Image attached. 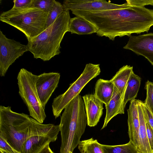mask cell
<instances>
[{"label":"cell","instance_id":"1","mask_svg":"<svg viewBox=\"0 0 153 153\" xmlns=\"http://www.w3.org/2000/svg\"><path fill=\"white\" fill-rule=\"evenodd\" d=\"M71 11L76 16L93 25L97 30V35L107 37L112 41L117 36L147 33L153 26V9L130 6L126 3L118 9Z\"/></svg>","mask_w":153,"mask_h":153},{"label":"cell","instance_id":"2","mask_svg":"<svg viewBox=\"0 0 153 153\" xmlns=\"http://www.w3.org/2000/svg\"><path fill=\"white\" fill-rule=\"evenodd\" d=\"M87 120L83 100L79 94L67 105L61 116L60 153L73 152L84 133Z\"/></svg>","mask_w":153,"mask_h":153},{"label":"cell","instance_id":"3","mask_svg":"<svg viewBox=\"0 0 153 153\" xmlns=\"http://www.w3.org/2000/svg\"><path fill=\"white\" fill-rule=\"evenodd\" d=\"M71 19L69 10H64L48 27L28 41V50L34 58L48 61L60 53V44L65 33L69 32Z\"/></svg>","mask_w":153,"mask_h":153},{"label":"cell","instance_id":"4","mask_svg":"<svg viewBox=\"0 0 153 153\" xmlns=\"http://www.w3.org/2000/svg\"><path fill=\"white\" fill-rule=\"evenodd\" d=\"M49 13L33 7L22 9L11 8L1 14L0 20L22 32L28 41L46 29Z\"/></svg>","mask_w":153,"mask_h":153},{"label":"cell","instance_id":"5","mask_svg":"<svg viewBox=\"0 0 153 153\" xmlns=\"http://www.w3.org/2000/svg\"><path fill=\"white\" fill-rule=\"evenodd\" d=\"M31 123V117L27 114L14 112L10 106L0 105V136L19 153Z\"/></svg>","mask_w":153,"mask_h":153},{"label":"cell","instance_id":"6","mask_svg":"<svg viewBox=\"0 0 153 153\" xmlns=\"http://www.w3.org/2000/svg\"><path fill=\"white\" fill-rule=\"evenodd\" d=\"M38 76L26 69H20L17 76L19 93L27 107L30 115L42 124L46 116L39 99L36 87Z\"/></svg>","mask_w":153,"mask_h":153},{"label":"cell","instance_id":"7","mask_svg":"<svg viewBox=\"0 0 153 153\" xmlns=\"http://www.w3.org/2000/svg\"><path fill=\"white\" fill-rule=\"evenodd\" d=\"M100 64L89 63L86 64L80 76L70 84L67 90L53 99L52 111L55 119L59 117L67 105L75 97L79 94L81 91L91 79L99 75L101 72Z\"/></svg>","mask_w":153,"mask_h":153},{"label":"cell","instance_id":"8","mask_svg":"<svg viewBox=\"0 0 153 153\" xmlns=\"http://www.w3.org/2000/svg\"><path fill=\"white\" fill-rule=\"evenodd\" d=\"M28 51L26 45L7 38L0 30V75L4 76L10 66Z\"/></svg>","mask_w":153,"mask_h":153},{"label":"cell","instance_id":"9","mask_svg":"<svg viewBox=\"0 0 153 153\" xmlns=\"http://www.w3.org/2000/svg\"><path fill=\"white\" fill-rule=\"evenodd\" d=\"M123 48L143 56L153 65V33L131 36Z\"/></svg>","mask_w":153,"mask_h":153},{"label":"cell","instance_id":"10","mask_svg":"<svg viewBox=\"0 0 153 153\" xmlns=\"http://www.w3.org/2000/svg\"><path fill=\"white\" fill-rule=\"evenodd\" d=\"M60 75L57 72L44 73L38 76L36 87L38 95L44 109L53 92L58 87Z\"/></svg>","mask_w":153,"mask_h":153},{"label":"cell","instance_id":"11","mask_svg":"<svg viewBox=\"0 0 153 153\" xmlns=\"http://www.w3.org/2000/svg\"><path fill=\"white\" fill-rule=\"evenodd\" d=\"M125 3L116 4L105 0H65L63 6L64 10H104L120 9Z\"/></svg>","mask_w":153,"mask_h":153},{"label":"cell","instance_id":"12","mask_svg":"<svg viewBox=\"0 0 153 153\" xmlns=\"http://www.w3.org/2000/svg\"><path fill=\"white\" fill-rule=\"evenodd\" d=\"M87 120L90 127L96 126L103 114L104 104L94 94H86L82 97Z\"/></svg>","mask_w":153,"mask_h":153},{"label":"cell","instance_id":"13","mask_svg":"<svg viewBox=\"0 0 153 153\" xmlns=\"http://www.w3.org/2000/svg\"><path fill=\"white\" fill-rule=\"evenodd\" d=\"M128 134L131 141L136 149L138 146L140 121L137 100H131L127 110Z\"/></svg>","mask_w":153,"mask_h":153},{"label":"cell","instance_id":"14","mask_svg":"<svg viewBox=\"0 0 153 153\" xmlns=\"http://www.w3.org/2000/svg\"><path fill=\"white\" fill-rule=\"evenodd\" d=\"M57 136L36 135L27 139L22 145L21 153H39L51 142L56 140Z\"/></svg>","mask_w":153,"mask_h":153},{"label":"cell","instance_id":"15","mask_svg":"<svg viewBox=\"0 0 153 153\" xmlns=\"http://www.w3.org/2000/svg\"><path fill=\"white\" fill-rule=\"evenodd\" d=\"M124 93L123 94L120 93L114 85V91L111 99L108 104L105 105L106 115L101 129L107 126L113 118L118 114L124 113L125 108L123 106Z\"/></svg>","mask_w":153,"mask_h":153},{"label":"cell","instance_id":"16","mask_svg":"<svg viewBox=\"0 0 153 153\" xmlns=\"http://www.w3.org/2000/svg\"><path fill=\"white\" fill-rule=\"evenodd\" d=\"M140 126L138 133V146L137 150L138 153H153L150 148L147 137L146 120L140 103V100H137Z\"/></svg>","mask_w":153,"mask_h":153},{"label":"cell","instance_id":"17","mask_svg":"<svg viewBox=\"0 0 153 153\" xmlns=\"http://www.w3.org/2000/svg\"><path fill=\"white\" fill-rule=\"evenodd\" d=\"M114 89V85L110 80L100 79L95 84L94 95L106 105L111 99Z\"/></svg>","mask_w":153,"mask_h":153},{"label":"cell","instance_id":"18","mask_svg":"<svg viewBox=\"0 0 153 153\" xmlns=\"http://www.w3.org/2000/svg\"><path fill=\"white\" fill-rule=\"evenodd\" d=\"M69 32L71 34L78 35L90 34L96 33V28L91 23L81 17L71 18L69 25Z\"/></svg>","mask_w":153,"mask_h":153},{"label":"cell","instance_id":"19","mask_svg":"<svg viewBox=\"0 0 153 153\" xmlns=\"http://www.w3.org/2000/svg\"><path fill=\"white\" fill-rule=\"evenodd\" d=\"M133 66L124 65L110 80L121 94L125 91L128 81L133 71Z\"/></svg>","mask_w":153,"mask_h":153},{"label":"cell","instance_id":"20","mask_svg":"<svg viewBox=\"0 0 153 153\" xmlns=\"http://www.w3.org/2000/svg\"><path fill=\"white\" fill-rule=\"evenodd\" d=\"M141 80L140 77L135 74L133 71L128 81L124 94L123 106L124 108L128 101L134 100L137 97L140 87Z\"/></svg>","mask_w":153,"mask_h":153},{"label":"cell","instance_id":"21","mask_svg":"<svg viewBox=\"0 0 153 153\" xmlns=\"http://www.w3.org/2000/svg\"><path fill=\"white\" fill-rule=\"evenodd\" d=\"M78 146L80 153H106L102 144L93 138L80 141Z\"/></svg>","mask_w":153,"mask_h":153},{"label":"cell","instance_id":"22","mask_svg":"<svg viewBox=\"0 0 153 153\" xmlns=\"http://www.w3.org/2000/svg\"><path fill=\"white\" fill-rule=\"evenodd\" d=\"M106 153H138L136 147L130 140L127 143L117 145L102 144Z\"/></svg>","mask_w":153,"mask_h":153},{"label":"cell","instance_id":"23","mask_svg":"<svg viewBox=\"0 0 153 153\" xmlns=\"http://www.w3.org/2000/svg\"><path fill=\"white\" fill-rule=\"evenodd\" d=\"M64 10L63 5L59 2L56 1L53 9L48 15L46 28L54 22L58 16Z\"/></svg>","mask_w":153,"mask_h":153},{"label":"cell","instance_id":"24","mask_svg":"<svg viewBox=\"0 0 153 153\" xmlns=\"http://www.w3.org/2000/svg\"><path fill=\"white\" fill-rule=\"evenodd\" d=\"M145 88L146 90V97L144 103L153 114V82L148 80L146 83Z\"/></svg>","mask_w":153,"mask_h":153},{"label":"cell","instance_id":"25","mask_svg":"<svg viewBox=\"0 0 153 153\" xmlns=\"http://www.w3.org/2000/svg\"><path fill=\"white\" fill-rule=\"evenodd\" d=\"M56 1L55 0H33L32 7L39 8L50 13Z\"/></svg>","mask_w":153,"mask_h":153},{"label":"cell","instance_id":"26","mask_svg":"<svg viewBox=\"0 0 153 153\" xmlns=\"http://www.w3.org/2000/svg\"><path fill=\"white\" fill-rule=\"evenodd\" d=\"M33 1V0H14V5L12 8L22 9L32 7Z\"/></svg>","mask_w":153,"mask_h":153},{"label":"cell","instance_id":"27","mask_svg":"<svg viewBox=\"0 0 153 153\" xmlns=\"http://www.w3.org/2000/svg\"><path fill=\"white\" fill-rule=\"evenodd\" d=\"M140 103L146 121L149 123L153 130V114L148 108L141 100Z\"/></svg>","mask_w":153,"mask_h":153},{"label":"cell","instance_id":"28","mask_svg":"<svg viewBox=\"0 0 153 153\" xmlns=\"http://www.w3.org/2000/svg\"><path fill=\"white\" fill-rule=\"evenodd\" d=\"M128 5L138 7H144L148 5L153 6V0H126Z\"/></svg>","mask_w":153,"mask_h":153},{"label":"cell","instance_id":"29","mask_svg":"<svg viewBox=\"0 0 153 153\" xmlns=\"http://www.w3.org/2000/svg\"><path fill=\"white\" fill-rule=\"evenodd\" d=\"M0 150L10 153H19L11 147L1 136H0Z\"/></svg>","mask_w":153,"mask_h":153},{"label":"cell","instance_id":"30","mask_svg":"<svg viewBox=\"0 0 153 153\" xmlns=\"http://www.w3.org/2000/svg\"><path fill=\"white\" fill-rule=\"evenodd\" d=\"M146 126L149 145L151 150L153 153V130L150 125L146 121Z\"/></svg>","mask_w":153,"mask_h":153},{"label":"cell","instance_id":"31","mask_svg":"<svg viewBox=\"0 0 153 153\" xmlns=\"http://www.w3.org/2000/svg\"><path fill=\"white\" fill-rule=\"evenodd\" d=\"M39 153H54L51 150L49 144L46 146Z\"/></svg>","mask_w":153,"mask_h":153},{"label":"cell","instance_id":"32","mask_svg":"<svg viewBox=\"0 0 153 153\" xmlns=\"http://www.w3.org/2000/svg\"><path fill=\"white\" fill-rule=\"evenodd\" d=\"M0 153H10L8 152H6L4 150H0Z\"/></svg>","mask_w":153,"mask_h":153},{"label":"cell","instance_id":"33","mask_svg":"<svg viewBox=\"0 0 153 153\" xmlns=\"http://www.w3.org/2000/svg\"><path fill=\"white\" fill-rule=\"evenodd\" d=\"M69 153H73V152H69Z\"/></svg>","mask_w":153,"mask_h":153}]
</instances>
